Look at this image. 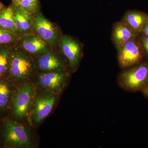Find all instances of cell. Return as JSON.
Wrapping results in <instances>:
<instances>
[{"mask_svg": "<svg viewBox=\"0 0 148 148\" xmlns=\"http://www.w3.org/2000/svg\"><path fill=\"white\" fill-rule=\"evenodd\" d=\"M118 51L119 64L123 69L140 64L145 55L139 36L128 41Z\"/></svg>", "mask_w": 148, "mask_h": 148, "instance_id": "obj_2", "label": "cell"}, {"mask_svg": "<svg viewBox=\"0 0 148 148\" xmlns=\"http://www.w3.org/2000/svg\"><path fill=\"white\" fill-rule=\"evenodd\" d=\"M33 69V62L28 55L17 49L12 50L9 72L12 78L18 81L28 79Z\"/></svg>", "mask_w": 148, "mask_h": 148, "instance_id": "obj_3", "label": "cell"}, {"mask_svg": "<svg viewBox=\"0 0 148 148\" xmlns=\"http://www.w3.org/2000/svg\"><path fill=\"white\" fill-rule=\"evenodd\" d=\"M143 94L148 98V83L145 88L142 90Z\"/></svg>", "mask_w": 148, "mask_h": 148, "instance_id": "obj_22", "label": "cell"}, {"mask_svg": "<svg viewBox=\"0 0 148 148\" xmlns=\"http://www.w3.org/2000/svg\"><path fill=\"white\" fill-rule=\"evenodd\" d=\"M4 6L3 5L2 3H1L0 2V12H1V11L4 8Z\"/></svg>", "mask_w": 148, "mask_h": 148, "instance_id": "obj_24", "label": "cell"}, {"mask_svg": "<svg viewBox=\"0 0 148 148\" xmlns=\"http://www.w3.org/2000/svg\"><path fill=\"white\" fill-rule=\"evenodd\" d=\"M122 20L139 35L148 21V14L138 11H129L125 14Z\"/></svg>", "mask_w": 148, "mask_h": 148, "instance_id": "obj_14", "label": "cell"}, {"mask_svg": "<svg viewBox=\"0 0 148 148\" xmlns=\"http://www.w3.org/2000/svg\"><path fill=\"white\" fill-rule=\"evenodd\" d=\"M21 1L22 0H12V5L15 7L18 6Z\"/></svg>", "mask_w": 148, "mask_h": 148, "instance_id": "obj_23", "label": "cell"}, {"mask_svg": "<svg viewBox=\"0 0 148 148\" xmlns=\"http://www.w3.org/2000/svg\"><path fill=\"white\" fill-rule=\"evenodd\" d=\"M38 68L44 72L58 71L64 66V62L55 53L45 51L41 53L37 59Z\"/></svg>", "mask_w": 148, "mask_h": 148, "instance_id": "obj_11", "label": "cell"}, {"mask_svg": "<svg viewBox=\"0 0 148 148\" xmlns=\"http://www.w3.org/2000/svg\"><path fill=\"white\" fill-rule=\"evenodd\" d=\"M16 40V35L0 28V45H10L15 42Z\"/></svg>", "mask_w": 148, "mask_h": 148, "instance_id": "obj_18", "label": "cell"}, {"mask_svg": "<svg viewBox=\"0 0 148 148\" xmlns=\"http://www.w3.org/2000/svg\"><path fill=\"white\" fill-rule=\"evenodd\" d=\"M140 40L145 51V54L148 56V36L143 35L140 37Z\"/></svg>", "mask_w": 148, "mask_h": 148, "instance_id": "obj_20", "label": "cell"}, {"mask_svg": "<svg viewBox=\"0 0 148 148\" xmlns=\"http://www.w3.org/2000/svg\"><path fill=\"white\" fill-rule=\"evenodd\" d=\"M61 48L68 59L72 70H75L78 66L81 56V49L79 42L70 36L64 35L61 39Z\"/></svg>", "mask_w": 148, "mask_h": 148, "instance_id": "obj_8", "label": "cell"}, {"mask_svg": "<svg viewBox=\"0 0 148 148\" xmlns=\"http://www.w3.org/2000/svg\"><path fill=\"white\" fill-rule=\"evenodd\" d=\"M143 35L148 36V21L143 27L142 33Z\"/></svg>", "mask_w": 148, "mask_h": 148, "instance_id": "obj_21", "label": "cell"}, {"mask_svg": "<svg viewBox=\"0 0 148 148\" xmlns=\"http://www.w3.org/2000/svg\"><path fill=\"white\" fill-rule=\"evenodd\" d=\"M14 7V20L18 34H26L30 32L33 25L32 14L20 6Z\"/></svg>", "mask_w": 148, "mask_h": 148, "instance_id": "obj_13", "label": "cell"}, {"mask_svg": "<svg viewBox=\"0 0 148 148\" xmlns=\"http://www.w3.org/2000/svg\"><path fill=\"white\" fill-rule=\"evenodd\" d=\"M33 27L39 36L47 43L53 45L58 38V30L51 22L39 12L36 13Z\"/></svg>", "mask_w": 148, "mask_h": 148, "instance_id": "obj_5", "label": "cell"}, {"mask_svg": "<svg viewBox=\"0 0 148 148\" xmlns=\"http://www.w3.org/2000/svg\"><path fill=\"white\" fill-rule=\"evenodd\" d=\"M67 77L65 73L60 71L45 72L39 76V84L45 89L58 91L64 87Z\"/></svg>", "mask_w": 148, "mask_h": 148, "instance_id": "obj_10", "label": "cell"}, {"mask_svg": "<svg viewBox=\"0 0 148 148\" xmlns=\"http://www.w3.org/2000/svg\"><path fill=\"white\" fill-rule=\"evenodd\" d=\"M3 138L6 144L14 147H26L32 144L29 131L23 125L14 122L5 123Z\"/></svg>", "mask_w": 148, "mask_h": 148, "instance_id": "obj_4", "label": "cell"}, {"mask_svg": "<svg viewBox=\"0 0 148 148\" xmlns=\"http://www.w3.org/2000/svg\"><path fill=\"white\" fill-rule=\"evenodd\" d=\"M126 69L119 77L120 87L132 92L143 90L148 83V63H140Z\"/></svg>", "mask_w": 148, "mask_h": 148, "instance_id": "obj_1", "label": "cell"}, {"mask_svg": "<svg viewBox=\"0 0 148 148\" xmlns=\"http://www.w3.org/2000/svg\"><path fill=\"white\" fill-rule=\"evenodd\" d=\"M12 89L9 83L6 80L0 79V109L5 110L10 101Z\"/></svg>", "mask_w": 148, "mask_h": 148, "instance_id": "obj_17", "label": "cell"}, {"mask_svg": "<svg viewBox=\"0 0 148 148\" xmlns=\"http://www.w3.org/2000/svg\"><path fill=\"white\" fill-rule=\"evenodd\" d=\"M34 92V88L27 85L21 88L14 98L12 104L14 114L16 117L23 118L28 113Z\"/></svg>", "mask_w": 148, "mask_h": 148, "instance_id": "obj_6", "label": "cell"}, {"mask_svg": "<svg viewBox=\"0 0 148 148\" xmlns=\"http://www.w3.org/2000/svg\"><path fill=\"white\" fill-rule=\"evenodd\" d=\"M21 45L25 51L31 54L41 53L48 50L47 44L38 35H24L21 39Z\"/></svg>", "mask_w": 148, "mask_h": 148, "instance_id": "obj_12", "label": "cell"}, {"mask_svg": "<svg viewBox=\"0 0 148 148\" xmlns=\"http://www.w3.org/2000/svg\"><path fill=\"white\" fill-rule=\"evenodd\" d=\"M19 6L32 14L36 13L39 9L38 0H22Z\"/></svg>", "mask_w": 148, "mask_h": 148, "instance_id": "obj_19", "label": "cell"}, {"mask_svg": "<svg viewBox=\"0 0 148 148\" xmlns=\"http://www.w3.org/2000/svg\"><path fill=\"white\" fill-rule=\"evenodd\" d=\"M139 35L122 20L114 24L112 38L116 49L119 50L127 42L139 36Z\"/></svg>", "mask_w": 148, "mask_h": 148, "instance_id": "obj_9", "label": "cell"}, {"mask_svg": "<svg viewBox=\"0 0 148 148\" xmlns=\"http://www.w3.org/2000/svg\"><path fill=\"white\" fill-rule=\"evenodd\" d=\"M55 101L54 95L50 92L42 93L35 101L32 119L36 123H40L49 114Z\"/></svg>", "mask_w": 148, "mask_h": 148, "instance_id": "obj_7", "label": "cell"}, {"mask_svg": "<svg viewBox=\"0 0 148 148\" xmlns=\"http://www.w3.org/2000/svg\"><path fill=\"white\" fill-rule=\"evenodd\" d=\"M12 51L10 45H0V77L9 72Z\"/></svg>", "mask_w": 148, "mask_h": 148, "instance_id": "obj_16", "label": "cell"}, {"mask_svg": "<svg viewBox=\"0 0 148 148\" xmlns=\"http://www.w3.org/2000/svg\"><path fill=\"white\" fill-rule=\"evenodd\" d=\"M14 6L5 8L0 12V28L9 31L14 34H18L15 20Z\"/></svg>", "mask_w": 148, "mask_h": 148, "instance_id": "obj_15", "label": "cell"}]
</instances>
